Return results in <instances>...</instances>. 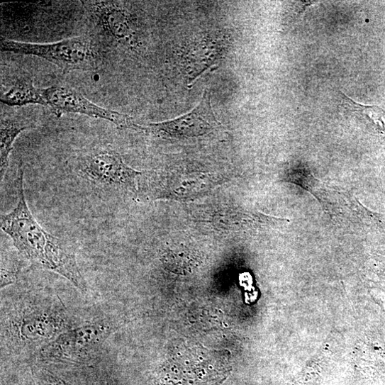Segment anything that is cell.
Wrapping results in <instances>:
<instances>
[{"label": "cell", "mask_w": 385, "mask_h": 385, "mask_svg": "<svg viewBox=\"0 0 385 385\" xmlns=\"http://www.w3.org/2000/svg\"><path fill=\"white\" fill-rule=\"evenodd\" d=\"M21 167L17 178L18 203L1 216V228L13 240L17 249L29 260L57 273L81 291L86 284L75 256L60 238L46 231L33 216L28 205Z\"/></svg>", "instance_id": "cell-1"}, {"label": "cell", "mask_w": 385, "mask_h": 385, "mask_svg": "<svg viewBox=\"0 0 385 385\" xmlns=\"http://www.w3.org/2000/svg\"><path fill=\"white\" fill-rule=\"evenodd\" d=\"M1 50L38 57L56 65L65 73L94 71L98 69L100 63V55L95 45L85 37H76L49 44L4 40Z\"/></svg>", "instance_id": "cell-2"}, {"label": "cell", "mask_w": 385, "mask_h": 385, "mask_svg": "<svg viewBox=\"0 0 385 385\" xmlns=\"http://www.w3.org/2000/svg\"><path fill=\"white\" fill-rule=\"evenodd\" d=\"M77 175L92 185L107 190L138 193L143 172L128 166L116 151L104 147L81 153L74 162Z\"/></svg>", "instance_id": "cell-3"}, {"label": "cell", "mask_w": 385, "mask_h": 385, "mask_svg": "<svg viewBox=\"0 0 385 385\" xmlns=\"http://www.w3.org/2000/svg\"><path fill=\"white\" fill-rule=\"evenodd\" d=\"M43 95L47 106L50 107L59 117L69 113H79L106 120L119 128L140 130L141 125L131 116L101 107L69 86L57 84L43 89Z\"/></svg>", "instance_id": "cell-4"}, {"label": "cell", "mask_w": 385, "mask_h": 385, "mask_svg": "<svg viewBox=\"0 0 385 385\" xmlns=\"http://www.w3.org/2000/svg\"><path fill=\"white\" fill-rule=\"evenodd\" d=\"M220 126L211 106V94L205 90L199 105L177 118L141 126V131L157 137L189 139L207 135Z\"/></svg>", "instance_id": "cell-5"}, {"label": "cell", "mask_w": 385, "mask_h": 385, "mask_svg": "<svg viewBox=\"0 0 385 385\" xmlns=\"http://www.w3.org/2000/svg\"><path fill=\"white\" fill-rule=\"evenodd\" d=\"M108 328L101 324L77 328L60 335L50 349L58 355H71L99 343L108 335Z\"/></svg>", "instance_id": "cell-6"}, {"label": "cell", "mask_w": 385, "mask_h": 385, "mask_svg": "<svg viewBox=\"0 0 385 385\" xmlns=\"http://www.w3.org/2000/svg\"><path fill=\"white\" fill-rule=\"evenodd\" d=\"M93 12L102 29L111 38L121 40L131 35L130 19L113 2H94Z\"/></svg>", "instance_id": "cell-7"}, {"label": "cell", "mask_w": 385, "mask_h": 385, "mask_svg": "<svg viewBox=\"0 0 385 385\" xmlns=\"http://www.w3.org/2000/svg\"><path fill=\"white\" fill-rule=\"evenodd\" d=\"M34 126L32 123L15 116L2 113L0 126V174L1 181L9 167V157L18 137Z\"/></svg>", "instance_id": "cell-8"}, {"label": "cell", "mask_w": 385, "mask_h": 385, "mask_svg": "<svg viewBox=\"0 0 385 385\" xmlns=\"http://www.w3.org/2000/svg\"><path fill=\"white\" fill-rule=\"evenodd\" d=\"M223 50L221 45L215 41L201 43L191 50L186 58L190 81L194 82L211 65H216Z\"/></svg>", "instance_id": "cell-9"}, {"label": "cell", "mask_w": 385, "mask_h": 385, "mask_svg": "<svg viewBox=\"0 0 385 385\" xmlns=\"http://www.w3.org/2000/svg\"><path fill=\"white\" fill-rule=\"evenodd\" d=\"M1 102L11 106L40 104L47 106L43 95V89L37 88L33 82L28 79L16 81L9 89L2 94Z\"/></svg>", "instance_id": "cell-10"}, {"label": "cell", "mask_w": 385, "mask_h": 385, "mask_svg": "<svg viewBox=\"0 0 385 385\" xmlns=\"http://www.w3.org/2000/svg\"><path fill=\"white\" fill-rule=\"evenodd\" d=\"M341 106L347 112L362 118L379 134H385V111L375 106L357 103L340 91Z\"/></svg>", "instance_id": "cell-11"}, {"label": "cell", "mask_w": 385, "mask_h": 385, "mask_svg": "<svg viewBox=\"0 0 385 385\" xmlns=\"http://www.w3.org/2000/svg\"><path fill=\"white\" fill-rule=\"evenodd\" d=\"M23 325L22 333L30 340L48 338L55 331L53 324L45 319L28 321Z\"/></svg>", "instance_id": "cell-12"}, {"label": "cell", "mask_w": 385, "mask_h": 385, "mask_svg": "<svg viewBox=\"0 0 385 385\" xmlns=\"http://www.w3.org/2000/svg\"><path fill=\"white\" fill-rule=\"evenodd\" d=\"M16 275L15 273L11 272L2 267L1 269V288L14 284L16 281Z\"/></svg>", "instance_id": "cell-13"}]
</instances>
